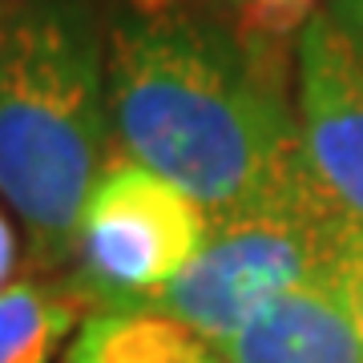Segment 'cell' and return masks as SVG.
I'll list each match as a JSON object with an SVG mask.
<instances>
[{
  "instance_id": "obj_1",
  "label": "cell",
  "mask_w": 363,
  "mask_h": 363,
  "mask_svg": "<svg viewBox=\"0 0 363 363\" xmlns=\"http://www.w3.org/2000/svg\"><path fill=\"white\" fill-rule=\"evenodd\" d=\"M109 125L150 169L226 222L307 186L283 49L198 9H138L109 25Z\"/></svg>"
},
{
  "instance_id": "obj_2",
  "label": "cell",
  "mask_w": 363,
  "mask_h": 363,
  "mask_svg": "<svg viewBox=\"0 0 363 363\" xmlns=\"http://www.w3.org/2000/svg\"><path fill=\"white\" fill-rule=\"evenodd\" d=\"M109 28L93 0H13L0 28V198L45 267L77 250L109 125Z\"/></svg>"
},
{
  "instance_id": "obj_3",
  "label": "cell",
  "mask_w": 363,
  "mask_h": 363,
  "mask_svg": "<svg viewBox=\"0 0 363 363\" xmlns=\"http://www.w3.org/2000/svg\"><path fill=\"white\" fill-rule=\"evenodd\" d=\"M363 238L307 182L267 206L210 222V238L150 311L166 315L206 343L242 331L271 303L339 267Z\"/></svg>"
},
{
  "instance_id": "obj_4",
  "label": "cell",
  "mask_w": 363,
  "mask_h": 363,
  "mask_svg": "<svg viewBox=\"0 0 363 363\" xmlns=\"http://www.w3.org/2000/svg\"><path fill=\"white\" fill-rule=\"evenodd\" d=\"M210 238V214L142 166H113L93 186L77 226L81 303L101 311H150Z\"/></svg>"
},
{
  "instance_id": "obj_5",
  "label": "cell",
  "mask_w": 363,
  "mask_h": 363,
  "mask_svg": "<svg viewBox=\"0 0 363 363\" xmlns=\"http://www.w3.org/2000/svg\"><path fill=\"white\" fill-rule=\"evenodd\" d=\"M295 121L319 194L363 238V40L331 9L295 40Z\"/></svg>"
},
{
  "instance_id": "obj_6",
  "label": "cell",
  "mask_w": 363,
  "mask_h": 363,
  "mask_svg": "<svg viewBox=\"0 0 363 363\" xmlns=\"http://www.w3.org/2000/svg\"><path fill=\"white\" fill-rule=\"evenodd\" d=\"M210 347L222 363H363V247Z\"/></svg>"
},
{
  "instance_id": "obj_7",
  "label": "cell",
  "mask_w": 363,
  "mask_h": 363,
  "mask_svg": "<svg viewBox=\"0 0 363 363\" xmlns=\"http://www.w3.org/2000/svg\"><path fill=\"white\" fill-rule=\"evenodd\" d=\"M69 363H222L218 351L154 311H97L81 327Z\"/></svg>"
},
{
  "instance_id": "obj_8",
  "label": "cell",
  "mask_w": 363,
  "mask_h": 363,
  "mask_svg": "<svg viewBox=\"0 0 363 363\" xmlns=\"http://www.w3.org/2000/svg\"><path fill=\"white\" fill-rule=\"evenodd\" d=\"M81 295L73 286L21 283L0 291V363H52L81 323Z\"/></svg>"
},
{
  "instance_id": "obj_9",
  "label": "cell",
  "mask_w": 363,
  "mask_h": 363,
  "mask_svg": "<svg viewBox=\"0 0 363 363\" xmlns=\"http://www.w3.org/2000/svg\"><path fill=\"white\" fill-rule=\"evenodd\" d=\"M315 13H319V0H247L234 28L238 37L255 40V45L283 49L286 40H298V33L307 28Z\"/></svg>"
},
{
  "instance_id": "obj_10",
  "label": "cell",
  "mask_w": 363,
  "mask_h": 363,
  "mask_svg": "<svg viewBox=\"0 0 363 363\" xmlns=\"http://www.w3.org/2000/svg\"><path fill=\"white\" fill-rule=\"evenodd\" d=\"M174 4H190V9H198V13H214V16H230V21H238L242 16V9H247V0H138V9H174Z\"/></svg>"
},
{
  "instance_id": "obj_11",
  "label": "cell",
  "mask_w": 363,
  "mask_h": 363,
  "mask_svg": "<svg viewBox=\"0 0 363 363\" xmlns=\"http://www.w3.org/2000/svg\"><path fill=\"white\" fill-rule=\"evenodd\" d=\"M327 9H331V13H335L339 21H343V25L363 40V0H331Z\"/></svg>"
},
{
  "instance_id": "obj_12",
  "label": "cell",
  "mask_w": 363,
  "mask_h": 363,
  "mask_svg": "<svg viewBox=\"0 0 363 363\" xmlns=\"http://www.w3.org/2000/svg\"><path fill=\"white\" fill-rule=\"evenodd\" d=\"M13 262H16V238H13V230H9L4 214H0V291H4L9 274H13Z\"/></svg>"
},
{
  "instance_id": "obj_13",
  "label": "cell",
  "mask_w": 363,
  "mask_h": 363,
  "mask_svg": "<svg viewBox=\"0 0 363 363\" xmlns=\"http://www.w3.org/2000/svg\"><path fill=\"white\" fill-rule=\"evenodd\" d=\"M9 4H13V0H0V28H4V16H9Z\"/></svg>"
}]
</instances>
